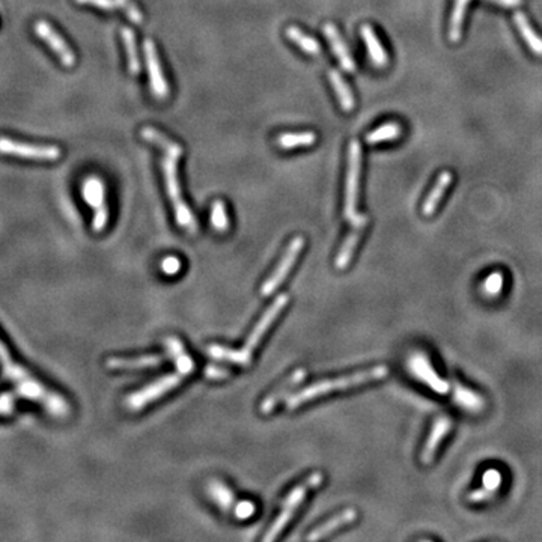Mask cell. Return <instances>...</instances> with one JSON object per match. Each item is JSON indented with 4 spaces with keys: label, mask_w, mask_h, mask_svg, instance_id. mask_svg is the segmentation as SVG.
<instances>
[{
    "label": "cell",
    "mask_w": 542,
    "mask_h": 542,
    "mask_svg": "<svg viewBox=\"0 0 542 542\" xmlns=\"http://www.w3.org/2000/svg\"><path fill=\"white\" fill-rule=\"evenodd\" d=\"M402 134V127L398 122H387V124L381 125L368 133L366 136V143L368 145H377L380 142H389L399 139Z\"/></svg>",
    "instance_id": "29"
},
{
    "label": "cell",
    "mask_w": 542,
    "mask_h": 542,
    "mask_svg": "<svg viewBox=\"0 0 542 542\" xmlns=\"http://www.w3.org/2000/svg\"><path fill=\"white\" fill-rule=\"evenodd\" d=\"M450 430H452V419L449 416H440L434 422L430 437L426 439L425 446L421 452V458H419L422 465H431L435 461V455H437L441 441L447 437Z\"/></svg>",
    "instance_id": "16"
},
{
    "label": "cell",
    "mask_w": 542,
    "mask_h": 542,
    "mask_svg": "<svg viewBox=\"0 0 542 542\" xmlns=\"http://www.w3.org/2000/svg\"><path fill=\"white\" fill-rule=\"evenodd\" d=\"M490 2L499 3V5L506 6V8H513V6H520L523 3V0H490Z\"/></svg>",
    "instance_id": "40"
},
{
    "label": "cell",
    "mask_w": 542,
    "mask_h": 542,
    "mask_svg": "<svg viewBox=\"0 0 542 542\" xmlns=\"http://www.w3.org/2000/svg\"><path fill=\"white\" fill-rule=\"evenodd\" d=\"M455 402L458 406L463 407L464 410L467 411H480L485 407V401H484V396H480L478 393H475L470 389H465L461 384H456L455 386Z\"/></svg>",
    "instance_id": "27"
},
{
    "label": "cell",
    "mask_w": 542,
    "mask_h": 542,
    "mask_svg": "<svg viewBox=\"0 0 542 542\" xmlns=\"http://www.w3.org/2000/svg\"><path fill=\"white\" fill-rule=\"evenodd\" d=\"M181 157L175 154H167L164 152L163 158V175H164V182H166V190L167 196L172 202L175 219H177V223L180 227L184 229L190 235L197 234V221L196 217L193 216L192 210L188 208V205L186 204L184 197H182L181 186L178 181V160Z\"/></svg>",
    "instance_id": "5"
},
{
    "label": "cell",
    "mask_w": 542,
    "mask_h": 542,
    "mask_svg": "<svg viewBox=\"0 0 542 542\" xmlns=\"http://www.w3.org/2000/svg\"><path fill=\"white\" fill-rule=\"evenodd\" d=\"M324 482V475L321 471H314L310 473V475L300 482L299 485H295L289 494L285 497L284 503H282V508H280V513L276 517V520L273 521V524L270 526L269 532L265 533L262 541L264 542H271L274 539H278L279 535L286 526L289 524V521L293 520L294 515L297 514V510L301 506V503L306 500L308 497V493L315 490L319 485Z\"/></svg>",
    "instance_id": "6"
},
{
    "label": "cell",
    "mask_w": 542,
    "mask_h": 542,
    "mask_svg": "<svg viewBox=\"0 0 542 542\" xmlns=\"http://www.w3.org/2000/svg\"><path fill=\"white\" fill-rule=\"evenodd\" d=\"M368 223H369V217L366 216V214H362V212H360V216H358L353 221V223H349L351 225L349 232L347 235L345 241L342 243V246H341L338 255H336V259H334L336 270L342 271V270L348 269L351 261H353V258H354L356 249L358 246V241H360L362 235L365 232V227Z\"/></svg>",
    "instance_id": "12"
},
{
    "label": "cell",
    "mask_w": 542,
    "mask_h": 542,
    "mask_svg": "<svg viewBox=\"0 0 542 542\" xmlns=\"http://www.w3.org/2000/svg\"><path fill=\"white\" fill-rule=\"evenodd\" d=\"M494 493L495 491H493V490H479V491H475V493H471L470 495H469V500L470 502H473V503H479V502H484V500H488V499H491L493 495H494Z\"/></svg>",
    "instance_id": "39"
},
{
    "label": "cell",
    "mask_w": 542,
    "mask_h": 542,
    "mask_svg": "<svg viewBox=\"0 0 542 542\" xmlns=\"http://www.w3.org/2000/svg\"><path fill=\"white\" fill-rule=\"evenodd\" d=\"M140 136L147 142L156 145V147H158L160 149H163V152H167V154H175V156L181 157L182 152H184V149H182L180 143L167 139V137L162 132H158V130L152 128V127H145L140 132Z\"/></svg>",
    "instance_id": "24"
},
{
    "label": "cell",
    "mask_w": 542,
    "mask_h": 542,
    "mask_svg": "<svg viewBox=\"0 0 542 542\" xmlns=\"http://www.w3.org/2000/svg\"><path fill=\"white\" fill-rule=\"evenodd\" d=\"M304 244H306V241H304V238L300 235L289 241L288 247L285 249V254L282 255L280 261L276 265V269L273 270L269 279H267L261 286L262 297H270L271 294L276 293V289H279V286L282 284H284L285 279L288 278V274L291 273V270L294 269L297 259H299V256L301 255Z\"/></svg>",
    "instance_id": "8"
},
{
    "label": "cell",
    "mask_w": 542,
    "mask_h": 542,
    "mask_svg": "<svg viewBox=\"0 0 542 542\" xmlns=\"http://www.w3.org/2000/svg\"><path fill=\"white\" fill-rule=\"evenodd\" d=\"M306 371L304 369H297L294 371L291 375L286 377L284 381L279 386H276V389H273V391L265 396V398L259 404V413L261 415H270L274 411L279 404L286 399L291 392L295 389V386H299L301 381L306 378Z\"/></svg>",
    "instance_id": "15"
},
{
    "label": "cell",
    "mask_w": 542,
    "mask_h": 542,
    "mask_svg": "<svg viewBox=\"0 0 542 542\" xmlns=\"http://www.w3.org/2000/svg\"><path fill=\"white\" fill-rule=\"evenodd\" d=\"M255 513H256V505L250 500L236 502V505L232 510V514L236 520H249L251 515H255Z\"/></svg>",
    "instance_id": "33"
},
{
    "label": "cell",
    "mask_w": 542,
    "mask_h": 542,
    "mask_svg": "<svg viewBox=\"0 0 542 542\" xmlns=\"http://www.w3.org/2000/svg\"><path fill=\"white\" fill-rule=\"evenodd\" d=\"M360 34L363 36V40L366 42V47H368L369 51V56L372 59V64L375 65L377 68H384L389 64V56L383 47V44L380 42L377 34L373 32L372 26L369 25H363Z\"/></svg>",
    "instance_id": "21"
},
{
    "label": "cell",
    "mask_w": 542,
    "mask_h": 542,
    "mask_svg": "<svg viewBox=\"0 0 542 542\" xmlns=\"http://www.w3.org/2000/svg\"><path fill=\"white\" fill-rule=\"evenodd\" d=\"M0 366H2L3 375L17 384L15 391L21 398L41 404L45 411L55 417L64 419L70 415L71 407L64 396L45 387L40 380L32 377V373L26 368L15 362L2 341H0Z\"/></svg>",
    "instance_id": "1"
},
{
    "label": "cell",
    "mask_w": 542,
    "mask_h": 542,
    "mask_svg": "<svg viewBox=\"0 0 542 542\" xmlns=\"http://www.w3.org/2000/svg\"><path fill=\"white\" fill-rule=\"evenodd\" d=\"M35 34L41 38L44 42H47L51 50L56 53L60 64L66 68H73L75 65V55L70 49V45L65 42V40L60 36L55 29L51 27L50 23L40 20L35 23Z\"/></svg>",
    "instance_id": "14"
},
{
    "label": "cell",
    "mask_w": 542,
    "mask_h": 542,
    "mask_svg": "<svg viewBox=\"0 0 542 542\" xmlns=\"http://www.w3.org/2000/svg\"><path fill=\"white\" fill-rule=\"evenodd\" d=\"M164 347L167 349V354L173 358L177 369L172 373H167V375L152 381L151 384L145 386L140 391L128 395L125 399V407L130 411H140L142 408L148 407L149 404L162 399L164 395L177 389L188 375H192V372H195V360L190 357L184 343L178 338L167 336L164 339Z\"/></svg>",
    "instance_id": "2"
},
{
    "label": "cell",
    "mask_w": 542,
    "mask_h": 542,
    "mask_svg": "<svg viewBox=\"0 0 542 542\" xmlns=\"http://www.w3.org/2000/svg\"><path fill=\"white\" fill-rule=\"evenodd\" d=\"M75 2L80 3V5H93L100 8V10H106V11H112L114 8H119L121 3L119 0H75Z\"/></svg>",
    "instance_id": "37"
},
{
    "label": "cell",
    "mask_w": 542,
    "mask_h": 542,
    "mask_svg": "<svg viewBox=\"0 0 542 542\" xmlns=\"http://www.w3.org/2000/svg\"><path fill=\"white\" fill-rule=\"evenodd\" d=\"M317 142V134L312 132H303V133H286L279 137V147L284 149H293L300 147H312Z\"/></svg>",
    "instance_id": "31"
},
{
    "label": "cell",
    "mask_w": 542,
    "mask_h": 542,
    "mask_svg": "<svg viewBox=\"0 0 542 542\" xmlns=\"http://www.w3.org/2000/svg\"><path fill=\"white\" fill-rule=\"evenodd\" d=\"M208 494L221 510H225V513H232L236 505L235 494L232 493L231 488L225 485L221 480H216V479L211 480L208 484Z\"/></svg>",
    "instance_id": "22"
},
{
    "label": "cell",
    "mask_w": 542,
    "mask_h": 542,
    "mask_svg": "<svg viewBox=\"0 0 542 542\" xmlns=\"http://www.w3.org/2000/svg\"><path fill=\"white\" fill-rule=\"evenodd\" d=\"M362 171V148L360 143L353 140L348 148V171H347V182H345V207H343V216H345L348 223L360 216L357 211L358 201V181H360Z\"/></svg>",
    "instance_id": "7"
},
{
    "label": "cell",
    "mask_w": 542,
    "mask_h": 542,
    "mask_svg": "<svg viewBox=\"0 0 542 542\" xmlns=\"http://www.w3.org/2000/svg\"><path fill=\"white\" fill-rule=\"evenodd\" d=\"M164 362V357L160 354H145L136 357H109L106 366L112 371H130V369H145L157 368Z\"/></svg>",
    "instance_id": "17"
},
{
    "label": "cell",
    "mask_w": 542,
    "mask_h": 542,
    "mask_svg": "<svg viewBox=\"0 0 542 542\" xmlns=\"http://www.w3.org/2000/svg\"><path fill=\"white\" fill-rule=\"evenodd\" d=\"M204 375L207 378H211V380H220V378H227L229 375H231V372H229L227 369L219 368V366H216V365H210L208 368L205 369Z\"/></svg>",
    "instance_id": "38"
},
{
    "label": "cell",
    "mask_w": 542,
    "mask_h": 542,
    "mask_svg": "<svg viewBox=\"0 0 542 542\" xmlns=\"http://www.w3.org/2000/svg\"><path fill=\"white\" fill-rule=\"evenodd\" d=\"M288 303H289V294H286V293L279 294L278 299L274 300L269 308H267L262 317L258 319L256 325L254 327V330L250 332V334L247 336L246 343H244L241 348L234 349V348H226V347H220V345H210L207 349L208 356L216 358V360L229 362V363H234L238 366H249L251 358H254L256 348L259 347V343L262 342L267 332L270 330L274 321H276L282 312L285 310Z\"/></svg>",
    "instance_id": "3"
},
{
    "label": "cell",
    "mask_w": 542,
    "mask_h": 542,
    "mask_svg": "<svg viewBox=\"0 0 542 542\" xmlns=\"http://www.w3.org/2000/svg\"><path fill=\"white\" fill-rule=\"evenodd\" d=\"M160 269L166 274V276H175L178 274L182 269V261L177 256H167L164 258L162 264H160Z\"/></svg>",
    "instance_id": "34"
},
{
    "label": "cell",
    "mask_w": 542,
    "mask_h": 542,
    "mask_svg": "<svg viewBox=\"0 0 542 542\" xmlns=\"http://www.w3.org/2000/svg\"><path fill=\"white\" fill-rule=\"evenodd\" d=\"M286 36H288V40L295 42L303 51H306L308 55H312V56L321 55V45H319V42L315 40V38L308 36L306 34L301 32V30L297 26H289L286 29Z\"/></svg>",
    "instance_id": "28"
},
{
    "label": "cell",
    "mask_w": 542,
    "mask_h": 542,
    "mask_svg": "<svg viewBox=\"0 0 542 542\" xmlns=\"http://www.w3.org/2000/svg\"><path fill=\"white\" fill-rule=\"evenodd\" d=\"M121 8H124L128 19L134 23H142V12L139 11V8L134 5L133 0H119Z\"/></svg>",
    "instance_id": "36"
},
{
    "label": "cell",
    "mask_w": 542,
    "mask_h": 542,
    "mask_svg": "<svg viewBox=\"0 0 542 542\" xmlns=\"http://www.w3.org/2000/svg\"><path fill=\"white\" fill-rule=\"evenodd\" d=\"M121 35H122V40H124L125 49H127L130 74H132V75H139V74H140V70H142V66H140L139 55H137V49H136V36H134V32H133V30L130 29V27H122Z\"/></svg>",
    "instance_id": "30"
},
{
    "label": "cell",
    "mask_w": 542,
    "mask_h": 542,
    "mask_svg": "<svg viewBox=\"0 0 542 542\" xmlns=\"http://www.w3.org/2000/svg\"><path fill=\"white\" fill-rule=\"evenodd\" d=\"M323 30H324V35L327 36V40L330 41V44H332L333 53H334L336 58H338V60L341 62V66L347 73H354L356 71V64H354L353 58H351V55H349V51L347 49V44L343 42V40H342L339 30L336 29V26L333 25V23H325Z\"/></svg>",
    "instance_id": "19"
},
{
    "label": "cell",
    "mask_w": 542,
    "mask_h": 542,
    "mask_svg": "<svg viewBox=\"0 0 542 542\" xmlns=\"http://www.w3.org/2000/svg\"><path fill=\"white\" fill-rule=\"evenodd\" d=\"M450 182H452V173L445 171L439 175L437 182H435L431 193L426 197L423 205H422V214L425 217H431L435 211H437L439 204L441 201L443 195L446 193L447 187L450 186Z\"/></svg>",
    "instance_id": "20"
},
{
    "label": "cell",
    "mask_w": 542,
    "mask_h": 542,
    "mask_svg": "<svg viewBox=\"0 0 542 542\" xmlns=\"http://www.w3.org/2000/svg\"><path fill=\"white\" fill-rule=\"evenodd\" d=\"M143 50H145V58H147L152 94H154L158 100H166V98L171 94V88H169V85H167V80L163 74L162 64H160L158 53H157V47H156L154 41L145 40Z\"/></svg>",
    "instance_id": "11"
},
{
    "label": "cell",
    "mask_w": 542,
    "mask_h": 542,
    "mask_svg": "<svg viewBox=\"0 0 542 542\" xmlns=\"http://www.w3.org/2000/svg\"><path fill=\"white\" fill-rule=\"evenodd\" d=\"M356 518H357V510L356 509H353V508L343 509V510H341V513L333 515L330 520H327L323 524H319L318 528H315L314 530L309 533V535L306 537V539L308 541L324 539L327 537H330L332 533H334L336 530L345 528V526L356 521Z\"/></svg>",
    "instance_id": "18"
},
{
    "label": "cell",
    "mask_w": 542,
    "mask_h": 542,
    "mask_svg": "<svg viewBox=\"0 0 542 542\" xmlns=\"http://www.w3.org/2000/svg\"><path fill=\"white\" fill-rule=\"evenodd\" d=\"M514 21L518 30H520L521 36L524 38V41L528 42L529 49L535 53L537 56H542V38L535 32V30H533L524 12L521 11L514 12Z\"/></svg>",
    "instance_id": "23"
},
{
    "label": "cell",
    "mask_w": 542,
    "mask_h": 542,
    "mask_svg": "<svg viewBox=\"0 0 542 542\" xmlns=\"http://www.w3.org/2000/svg\"><path fill=\"white\" fill-rule=\"evenodd\" d=\"M387 377H389L387 366L378 365V366H373V368L357 371V372L348 373V375H343V377L321 380V381H317V383H314V384L301 389V391H299V392L289 395L285 401V406H286V410L293 411L297 407L303 406V404L315 401L318 398H321V396H324V395L333 393V392L348 391V389H354L358 386L373 383V381L384 380Z\"/></svg>",
    "instance_id": "4"
},
{
    "label": "cell",
    "mask_w": 542,
    "mask_h": 542,
    "mask_svg": "<svg viewBox=\"0 0 542 542\" xmlns=\"http://www.w3.org/2000/svg\"><path fill=\"white\" fill-rule=\"evenodd\" d=\"M328 77H330V83L334 89L336 95H338V100L339 104L343 112H351L354 109V97L353 93H351L349 86L347 85V82L343 80V77L341 75V73L338 70H330L328 73Z\"/></svg>",
    "instance_id": "25"
},
{
    "label": "cell",
    "mask_w": 542,
    "mask_h": 542,
    "mask_svg": "<svg viewBox=\"0 0 542 542\" xmlns=\"http://www.w3.org/2000/svg\"><path fill=\"white\" fill-rule=\"evenodd\" d=\"M470 2L471 0H455L452 17H450V23H449V40L452 42L461 41L465 11H467V6Z\"/></svg>",
    "instance_id": "26"
},
{
    "label": "cell",
    "mask_w": 542,
    "mask_h": 542,
    "mask_svg": "<svg viewBox=\"0 0 542 542\" xmlns=\"http://www.w3.org/2000/svg\"><path fill=\"white\" fill-rule=\"evenodd\" d=\"M15 396L12 393L0 395V416H10L15 408Z\"/></svg>",
    "instance_id": "35"
},
{
    "label": "cell",
    "mask_w": 542,
    "mask_h": 542,
    "mask_svg": "<svg viewBox=\"0 0 542 542\" xmlns=\"http://www.w3.org/2000/svg\"><path fill=\"white\" fill-rule=\"evenodd\" d=\"M82 195L89 207L94 210L93 231L95 234L103 232L109 223V208L106 205V186L98 177H88L82 186Z\"/></svg>",
    "instance_id": "9"
},
{
    "label": "cell",
    "mask_w": 542,
    "mask_h": 542,
    "mask_svg": "<svg viewBox=\"0 0 542 542\" xmlns=\"http://www.w3.org/2000/svg\"><path fill=\"white\" fill-rule=\"evenodd\" d=\"M0 152L20 158L40 160V162H56L62 156V151L55 145H32L8 137H0Z\"/></svg>",
    "instance_id": "10"
},
{
    "label": "cell",
    "mask_w": 542,
    "mask_h": 542,
    "mask_svg": "<svg viewBox=\"0 0 542 542\" xmlns=\"http://www.w3.org/2000/svg\"><path fill=\"white\" fill-rule=\"evenodd\" d=\"M211 226L214 227V231L225 234L229 226H231V221H229L227 212H226V205L223 201H216L211 207Z\"/></svg>",
    "instance_id": "32"
},
{
    "label": "cell",
    "mask_w": 542,
    "mask_h": 542,
    "mask_svg": "<svg viewBox=\"0 0 542 542\" xmlns=\"http://www.w3.org/2000/svg\"><path fill=\"white\" fill-rule=\"evenodd\" d=\"M407 368L408 371H411V375L428 384L434 392L445 395L450 391V386L446 383V381L441 380L437 373H435L430 363V358L426 356L421 353H415L408 358Z\"/></svg>",
    "instance_id": "13"
}]
</instances>
